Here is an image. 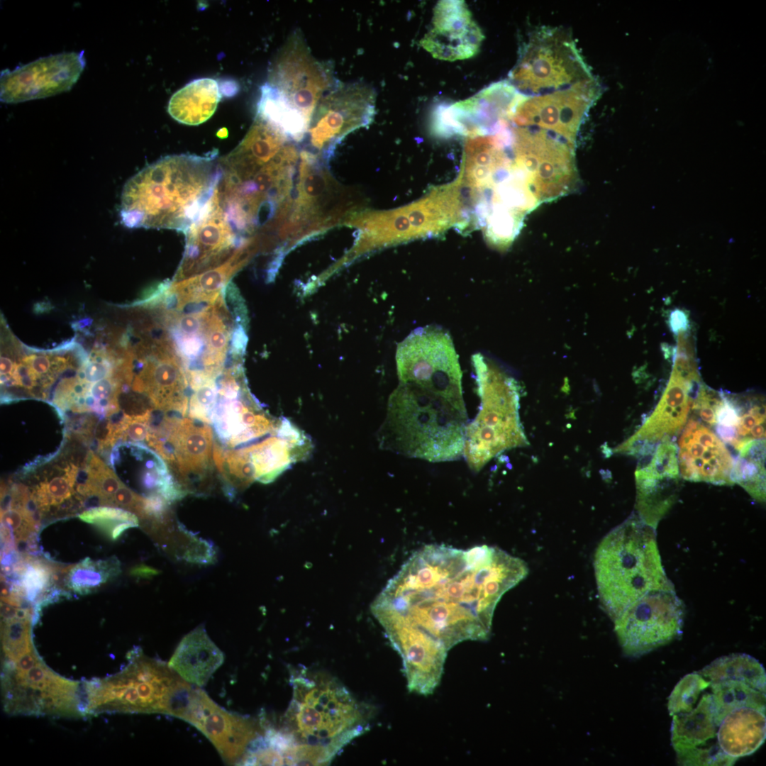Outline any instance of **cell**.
Wrapping results in <instances>:
<instances>
[{
	"label": "cell",
	"mask_w": 766,
	"mask_h": 766,
	"mask_svg": "<svg viewBox=\"0 0 766 766\" xmlns=\"http://www.w3.org/2000/svg\"><path fill=\"white\" fill-rule=\"evenodd\" d=\"M223 662V652L199 626L181 640L167 664L188 683L203 687Z\"/></svg>",
	"instance_id": "28"
},
{
	"label": "cell",
	"mask_w": 766,
	"mask_h": 766,
	"mask_svg": "<svg viewBox=\"0 0 766 766\" xmlns=\"http://www.w3.org/2000/svg\"><path fill=\"white\" fill-rule=\"evenodd\" d=\"M208 423L194 418L169 419L152 443L155 450L178 470L181 485L203 479L211 465L213 438Z\"/></svg>",
	"instance_id": "21"
},
{
	"label": "cell",
	"mask_w": 766,
	"mask_h": 766,
	"mask_svg": "<svg viewBox=\"0 0 766 766\" xmlns=\"http://www.w3.org/2000/svg\"><path fill=\"white\" fill-rule=\"evenodd\" d=\"M467 424L464 401L402 383L390 399L382 443L408 457L453 461L463 455Z\"/></svg>",
	"instance_id": "5"
},
{
	"label": "cell",
	"mask_w": 766,
	"mask_h": 766,
	"mask_svg": "<svg viewBox=\"0 0 766 766\" xmlns=\"http://www.w3.org/2000/svg\"><path fill=\"white\" fill-rule=\"evenodd\" d=\"M291 683L292 698L279 729H273L284 765H327L368 729V711L335 678L296 670Z\"/></svg>",
	"instance_id": "3"
},
{
	"label": "cell",
	"mask_w": 766,
	"mask_h": 766,
	"mask_svg": "<svg viewBox=\"0 0 766 766\" xmlns=\"http://www.w3.org/2000/svg\"><path fill=\"white\" fill-rule=\"evenodd\" d=\"M157 571L144 565L135 567L131 570V574L135 577L148 578L155 575Z\"/></svg>",
	"instance_id": "38"
},
{
	"label": "cell",
	"mask_w": 766,
	"mask_h": 766,
	"mask_svg": "<svg viewBox=\"0 0 766 766\" xmlns=\"http://www.w3.org/2000/svg\"><path fill=\"white\" fill-rule=\"evenodd\" d=\"M575 145L544 130L512 126L514 162L539 205L568 194L577 180Z\"/></svg>",
	"instance_id": "11"
},
{
	"label": "cell",
	"mask_w": 766,
	"mask_h": 766,
	"mask_svg": "<svg viewBox=\"0 0 766 766\" xmlns=\"http://www.w3.org/2000/svg\"><path fill=\"white\" fill-rule=\"evenodd\" d=\"M267 83L310 124L320 100L340 82L335 77L331 65L312 55L301 31L296 29L270 65Z\"/></svg>",
	"instance_id": "13"
},
{
	"label": "cell",
	"mask_w": 766,
	"mask_h": 766,
	"mask_svg": "<svg viewBox=\"0 0 766 766\" xmlns=\"http://www.w3.org/2000/svg\"><path fill=\"white\" fill-rule=\"evenodd\" d=\"M181 719L199 730L229 764L239 763L262 735L255 720L225 710L199 688L193 689Z\"/></svg>",
	"instance_id": "20"
},
{
	"label": "cell",
	"mask_w": 766,
	"mask_h": 766,
	"mask_svg": "<svg viewBox=\"0 0 766 766\" xmlns=\"http://www.w3.org/2000/svg\"><path fill=\"white\" fill-rule=\"evenodd\" d=\"M216 152L173 155L145 167L125 184L120 216L131 228L185 233L211 199L219 170Z\"/></svg>",
	"instance_id": "4"
},
{
	"label": "cell",
	"mask_w": 766,
	"mask_h": 766,
	"mask_svg": "<svg viewBox=\"0 0 766 766\" xmlns=\"http://www.w3.org/2000/svg\"><path fill=\"white\" fill-rule=\"evenodd\" d=\"M679 440V474L686 480L732 485L733 460L723 442L707 426L694 418L683 428Z\"/></svg>",
	"instance_id": "25"
},
{
	"label": "cell",
	"mask_w": 766,
	"mask_h": 766,
	"mask_svg": "<svg viewBox=\"0 0 766 766\" xmlns=\"http://www.w3.org/2000/svg\"><path fill=\"white\" fill-rule=\"evenodd\" d=\"M481 404L467 423L462 456L473 472L501 453L528 444L519 417L518 389L511 379L485 366L476 367Z\"/></svg>",
	"instance_id": "9"
},
{
	"label": "cell",
	"mask_w": 766,
	"mask_h": 766,
	"mask_svg": "<svg viewBox=\"0 0 766 766\" xmlns=\"http://www.w3.org/2000/svg\"><path fill=\"white\" fill-rule=\"evenodd\" d=\"M221 97L217 80L211 78L196 79L171 96L167 111L179 123L189 126L199 125L212 116Z\"/></svg>",
	"instance_id": "29"
},
{
	"label": "cell",
	"mask_w": 766,
	"mask_h": 766,
	"mask_svg": "<svg viewBox=\"0 0 766 766\" xmlns=\"http://www.w3.org/2000/svg\"><path fill=\"white\" fill-rule=\"evenodd\" d=\"M600 94L596 79L552 94H521L512 113L513 126L544 130L575 145L580 126Z\"/></svg>",
	"instance_id": "17"
},
{
	"label": "cell",
	"mask_w": 766,
	"mask_h": 766,
	"mask_svg": "<svg viewBox=\"0 0 766 766\" xmlns=\"http://www.w3.org/2000/svg\"><path fill=\"white\" fill-rule=\"evenodd\" d=\"M684 606L674 590L648 593L614 622L624 655L638 657L666 645L682 633Z\"/></svg>",
	"instance_id": "14"
},
{
	"label": "cell",
	"mask_w": 766,
	"mask_h": 766,
	"mask_svg": "<svg viewBox=\"0 0 766 766\" xmlns=\"http://www.w3.org/2000/svg\"><path fill=\"white\" fill-rule=\"evenodd\" d=\"M420 45L434 58L454 62L475 55L484 38L465 1H439Z\"/></svg>",
	"instance_id": "24"
},
{
	"label": "cell",
	"mask_w": 766,
	"mask_h": 766,
	"mask_svg": "<svg viewBox=\"0 0 766 766\" xmlns=\"http://www.w3.org/2000/svg\"><path fill=\"white\" fill-rule=\"evenodd\" d=\"M353 216L352 223L362 232L391 238H410L435 235L449 228V219L440 199L430 192L417 203L389 212L364 213Z\"/></svg>",
	"instance_id": "26"
},
{
	"label": "cell",
	"mask_w": 766,
	"mask_h": 766,
	"mask_svg": "<svg viewBox=\"0 0 766 766\" xmlns=\"http://www.w3.org/2000/svg\"><path fill=\"white\" fill-rule=\"evenodd\" d=\"M256 114L294 143L306 136L309 124L304 116L267 82L260 87Z\"/></svg>",
	"instance_id": "30"
},
{
	"label": "cell",
	"mask_w": 766,
	"mask_h": 766,
	"mask_svg": "<svg viewBox=\"0 0 766 766\" xmlns=\"http://www.w3.org/2000/svg\"><path fill=\"white\" fill-rule=\"evenodd\" d=\"M397 367L402 383H413L462 402V372L450 336L438 326L413 331L399 346Z\"/></svg>",
	"instance_id": "12"
},
{
	"label": "cell",
	"mask_w": 766,
	"mask_h": 766,
	"mask_svg": "<svg viewBox=\"0 0 766 766\" xmlns=\"http://www.w3.org/2000/svg\"><path fill=\"white\" fill-rule=\"evenodd\" d=\"M696 377L695 368L686 360H677L667 389L654 411L615 452L643 457L651 454L660 442L671 440L679 433L687 422L693 401L692 389Z\"/></svg>",
	"instance_id": "18"
},
{
	"label": "cell",
	"mask_w": 766,
	"mask_h": 766,
	"mask_svg": "<svg viewBox=\"0 0 766 766\" xmlns=\"http://www.w3.org/2000/svg\"><path fill=\"white\" fill-rule=\"evenodd\" d=\"M528 573L523 560L496 546L427 545L404 563L371 610L379 622L413 627L448 651L487 640L498 602Z\"/></svg>",
	"instance_id": "1"
},
{
	"label": "cell",
	"mask_w": 766,
	"mask_h": 766,
	"mask_svg": "<svg viewBox=\"0 0 766 766\" xmlns=\"http://www.w3.org/2000/svg\"><path fill=\"white\" fill-rule=\"evenodd\" d=\"M521 96L508 80L492 83L470 98L436 108L432 129L442 137L467 138L494 132L511 124Z\"/></svg>",
	"instance_id": "16"
},
{
	"label": "cell",
	"mask_w": 766,
	"mask_h": 766,
	"mask_svg": "<svg viewBox=\"0 0 766 766\" xmlns=\"http://www.w3.org/2000/svg\"><path fill=\"white\" fill-rule=\"evenodd\" d=\"M765 440H757L738 451L733 460L731 479L755 499H765Z\"/></svg>",
	"instance_id": "31"
},
{
	"label": "cell",
	"mask_w": 766,
	"mask_h": 766,
	"mask_svg": "<svg viewBox=\"0 0 766 766\" xmlns=\"http://www.w3.org/2000/svg\"><path fill=\"white\" fill-rule=\"evenodd\" d=\"M120 572V563L116 557L97 561L86 557L66 570L65 585L77 594H88L117 576Z\"/></svg>",
	"instance_id": "32"
},
{
	"label": "cell",
	"mask_w": 766,
	"mask_h": 766,
	"mask_svg": "<svg viewBox=\"0 0 766 766\" xmlns=\"http://www.w3.org/2000/svg\"><path fill=\"white\" fill-rule=\"evenodd\" d=\"M86 66L84 52H67L38 58L0 74V99L16 104L44 99L72 89Z\"/></svg>",
	"instance_id": "19"
},
{
	"label": "cell",
	"mask_w": 766,
	"mask_h": 766,
	"mask_svg": "<svg viewBox=\"0 0 766 766\" xmlns=\"http://www.w3.org/2000/svg\"><path fill=\"white\" fill-rule=\"evenodd\" d=\"M1 696L11 715L86 716L82 684L51 670L34 646L2 658Z\"/></svg>",
	"instance_id": "8"
},
{
	"label": "cell",
	"mask_w": 766,
	"mask_h": 766,
	"mask_svg": "<svg viewBox=\"0 0 766 766\" xmlns=\"http://www.w3.org/2000/svg\"><path fill=\"white\" fill-rule=\"evenodd\" d=\"M87 472V479L77 486V492L82 496H96L101 504L112 506L113 495L123 483L113 471L94 454L89 459Z\"/></svg>",
	"instance_id": "33"
},
{
	"label": "cell",
	"mask_w": 766,
	"mask_h": 766,
	"mask_svg": "<svg viewBox=\"0 0 766 766\" xmlns=\"http://www.w3.org/2000/svg\"><path fill=\"white\" fill-rule=\"evenodd\" d=\"M594 79L568 32L541 27L530 33L520 49L509 82L527 96L570 89Z\"/></svg>",
	"instance_id": "10"
},
{
	"label": "cell",
	"mask_w": 766,
	"mask_h": 766,
	"mask_svg": "<svg viewBox=\"0 0 766 766\" xmlns=\"http://www.w3.org/2000/svg\"><path fill=\"white\" fill-rule=\"evenodd\" d=\"M77 476V468L71 465L66 467L63 474L54 477L48 482H40L31 494L39 511H47L50 506L59 505L70 498Z\"/></svg>",
	"instance_id": "35"
},
{
	"label": "cell",
	"mask_w": 766,
	"mask_h": 766,
	"mask_svg": "<svg viewBox=\"0 0 766 766\" xmlns=\"http://www.w3.org/2000/svg\"><path fill=\"white\" fill-rule=\"evenodd\" d=\"M721 394L718 396L714 392L706 387H701L694 403L693 410L704 423L714 426L716 423V410L721 401Z\"/></svg>",
	"instance_id": "36"
},
{
	"label": "cell",
	"mask_w": 766,
	"mask_h": 766,
	"mask_svg": "<svg viewBox=\"0 0 766 766\" xmlns=\"http://www.w3.org/2000/svg\"><path fill=\"white\" fill-rule=\"evenodd\" d=\"M594 569L600 604L613 621L648 593L674 590L662 565L655 529L634 514L603 538Z\"/></svg>",
	"instance_id": "6"
},
{
	"label": "cell",
	"mask_w": 766,
	"mask_h": 766,
	"mask_svg": "<svg viewBox=\"0 0 766 766\" xmlns=\"http://www.w3.org/2000/svg\"><path fill=\"white\" fill-rule=\"evenodd\" d=\"M110 465L119 480L143 498L159 496L170 504L187 494L162 457L143 443L115 444Z\"/></svg>",
	"instance_id": "22"
},
{
	"label": "cell",
	"mask_w": 766,
	"mask_h": 766,
	"mask_svg": "<svg viewBox=\"0 0 766 766\" xmlns=\"http://www.w3.org/2000/svg\"><path fill=\"white\" fill-rule=\"evenodd\" d=\"M687 323V318L683 311L676 310L671 313L670 326L674 333L685 328Z\"/></svg>",
	"instance_id": "37"
},
{
	"label": "cell",
	"mask_w": 766,
	"mask_h": 766,
	"mask_svg": "<svg viewBox=\"0 0 766 766\" xmlns=\"http://www.w3.org/2000/svg\"><path fill=\"white\" fill-rule=\"evenodd\" d=\"M766 673L745 653L683 677L668 697L671 743L682 765H733L766 737Z\"/></svg>",
	"instance_id": "2"
},
{
	"label": "cell",
	"mask_w": 766,
	"mask_h": 766,
	"mask_svg": "<svg viewBox=\"0 0 766 766\" xmlns=\"http://www.w3.org/2000/svg\"><path fill=\"white\" fill-rule=\"evenodd\" d=\"M635 471L638 516L654 528L677 500L679 487L677 448L672 440L657 445Z\"/></svg>",
	"instance_id": "23"
},
{
	"label": "cell",
	"mask_w": 766,
	"mask_h": 766,
	"mask_svg": "<svg viewBox=\"0 0 766 766\" xmlns=\"http://www.w3.org/2000/svg\"><path fill=\"white\" fill-rule=\"evenodd\" d=\"M118 673L82 683L86 716L102 713H161L180 718L194 689L168 664L145 655L140 648L127 655Z\"/></svg>",
	"instance_id": "7"
},
{
	"label": "cell",
	"mask_w": 766,
	"mask_h": 766,
	"mask_svg": "<svg viewBox=\"0 0 766 766\" xmlns=\"http://www.w3.org/2000/svg\"><path fill=\"white\" fill-rule=\"evenodd\" d=\"M375 111L372 87L363 82H340L323 96L312 114L306 150L328 160L348 133L372 123Z\"/></svg>",
	"instance_id": "15"
},
{
	"label": "cell",
	"mask_w": 766,
	"mask_h": 766,
	"mask_svg": "<svg viewBox=\"0 0 766 766\" xmlns=\"http://www.w3.org/2000/svg\"><path fill=\"white\" fill-rule=\"evenodd\" d=\"M79 518L99 528L109 538L116 540L125 531L139 525L138 516L133 512L113 506H97L89 509Z\"/></svg>",
	"instance_id": "34"
},
{
	"label": "cell",
	"mask_w": 766,
	"mask_h": 766,
	"mask_svg": "<svg viewBox=\"0 0 766 766\" xmlns=\"http://www.w3.org/2000/svg\"><path fill=\"white\" fill-rule=\"evenodd\" d=\"M714 425L717 436L737 451L765 440V405L755 396L721 393Z\"/></svg>",
	"instance_id": "27"
}]
</instances>
